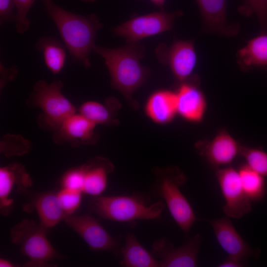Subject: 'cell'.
<instances>
[{"label":"cell","instance_id":"20","mask_svg":"<svg viewBox=\"0 0 267 267\" xmlns=\"http://www.w3.org/2000/svg\"><path fill=\"white\" fill-rule=\"evenodd\" d=\"M120 264L125 267H160L159 263L132 233L127 234L122 247Z\"/></svg>","mask_w":267,"mask_h":267},{"label":"cell","instance_id":"34","mask_svg":"<svg viewBox=\"0 0 267 267\" xmlns=\"http://www.w3.org/2000/svg\"><path fill=\"white\" fill-rule=\"evenodd\" d=\"M0 267H15V266L9 261L6 259L1 258L0 259Z\"/></svg>","mask_w":267,"mask_h":267},{"label":"cell","instance_id":"9","mask_svg":"<svg viewBox=\"0 0 267 267\" xmlns=\"http://www.w3.org/2000/svg\"><path fill=\"white\" fill-rule=\"evenodd\" d=\"M216 176L225 202L222 208L225 215L240 219L250 213L252 201L243 189L238 170L227 167L218 170Z\"/></svg>","mask_w":267,"mask_h":267},{"label":"cell","instance_id":"31","mask_svg":"<svg viewBox=\"0 0 267 267\" xmlns=\"http://www.w3.org/2000/svg\"><path fill=\"white\" fill-rule=\"evenodd\" d=\"M15 8L14 0H0V19L1 23L3 22H15L16 14L13 13Z\"/></svg>","mask_w":267,"mask_h":267},{"label":"cell","instance_id":"15","mask_svg":"<svg viewBox=\"0 0 267 267\" xmlns=\"http://www.w3.org/2000/svg\"><path fill=\"white\" fill-rule=\"evenodd\" d=\"M176 92L177 114L189 122L201 121L207 107L206 98L202 91L193 84L184 83Z\"/></svg>","mask_w":267,"mask_h":267},{"label":"cell","instance_id":"32","mask_svg":"<svg viewBox=\"0 0 267 267\" xmlns=\"http://www.w3.org/2000/svg\"><path fill=\"white\" fill-rule=\"evenodd\" d=\"M247 260L239 257L228 256L218 267H243L247 265Z\"/></svg>","mask_w":267,"mask_h":267},{"label":"cell","instance_id":"2","mask_svg":"<svg viewBox=\"0 0 267 267\" xmlns=\"http://www.w3.org/2000/svg\"><path fill=\"white\" fill-rule=\"evenodd\" d=\"M93 50L104 59L112 87L127 97H130L148 77L149 69L140 62L145 48L139 42H127L125 45L116 48L95 44Z\"/></svg>","mask_w":267,"mask_h":267},{"label":"cell","instance_id":"6","mask_svg":"<svg viewBox=\"0 0 267 267\" xmlns=\"http://www.w3.org/2000/svg\"><path fill=\"white\" fill-rule=\"evenodd\" d=\"M185 182L184 175L175 170H168L160 176L153 189L167 206L173 218L185 234L198 220L180 187Z\"/></svg>","mask_w":267,"mask_h":267},{"label":"cell","instance_id":"24","mask_svg":"<svg viewBox=\"0 0 267 267\" xmlns=\"http://www.w3.org/2000/svg\"><path fill=\"white\" fill-rule=\"evenodd\" d=\"M238 171L243 189L248 198L252 202L262 200L266 192L265 177L246 165Z\"/></svg>","mask_w":267,"mask_h":267},{"label":"cell","instance_id":"29","mask_svg":"<svg viewBox=\"0 0 267 267\" xmlns=\"http://www.w3.org/2000/svg\"><path fill=\"white\" fill-rule=\"evenodd\" d=\"M82 192L63 188L57 192L60 203L66 216L72 215L79 207Z\"/></svg>","mask_w":267,"mask_h":267},{"label":"cell","instance_id":"17","mask_svg":"<svg viewBox=\"0 0 267 267\" xmlns=\"http://www.w3.org/2000/svg\"><path fill=\"white\" fill-rule=\"evenodd\" d=\"M241 152V148L234 138L223 131L218 134L206 146L203 154L212 165L230 164Z\"/></svg>","mask_w":267,"mask_h":267},{"label":"cell","instance_id":"33","mask_svg":"<svg viewBox=\"0 0 267 267\" xmlns=\"http://www.w3.org/2000/svg\"><path fill=\"white\" fill-rule=\"evenodd\" d=\"M152 3L161 10H164L166 0H149Z\"/></svg>","mask_w":267,"mask_h":267},{"label":"cell","instance_id":"11","mask_svg":"<svg viewBox=\"0 0 267 267\" xmlns=\"http://www.w3.org/2000/svg\"><path fill=\"white\" fill-rule=\"evenodd\" d=\"M201 241L197 234L182 246L175 248L167 238H160L153 242L152 254L157 259L160 267H195Z\"/></svg>","mask_w":267,"mask_h":267},{"label":"cell","instance_id":"3","mask_svg":"<svg viewBox=\"0 0 267 267\" xmlns=\"http://www.w3.org/2000/svg\"><path fill=\"white\" fill-rule=\"evenodd\" d=\"M165 203L162 200L151 203L144 194L128 196H98L89 202V210L103 219L129 222L138 220H154L160 217Z\"/></svg>","mask_w":267,"mask_h":267},{"label":"cell","instance_id":"13","mask_svg":"<svg viewBox=\"0 0 267 267\" xmlns=\"http://www.w3.org/2000/svg\"><path fill=\"white\" fill-rule=\"evenodd\" d=\"M206 32L232 37L238 34L239 26L229 24L226 20V0H196Z\"/></svg>","mask_w":267,"mask_h":267},{"label":"cell","instance_id":"14","mask_svg":"<svg viewBox=\"0 0 267 267\" xmlns=\"http://www.w3.org/2000/svg\"><path fill=\"white\" fill-rule=\"evenodd\" d=\"M32 181L23 166L14 163L0 169V211L2 215L9 214L13 208V200L9 198L14 185L18 191L30 186Z\"/></svg>","mask_w":267,"mask_h":267},{"label":"cell","instance_id":"26","mask_svg":"<svg viewBox=\"0 0 267 267\" xmlns=\"http://www.w3.org/2000/svg\"><path fill=\"white\" fill-rule=\"evenodd\" d=\"M79 111L81 114L95 124L106 123L111 118L108 107L98 102H86L80 106Z\"/></svg>","mask_w":267,"mask_h":267},{"label":"cell","instance_id":"35","mask_svg":"<svg viewBox=\"0 0 267 267\" xmlns=\"http://www.w3.org/2000/svg\"><path fill=\"white\" fill-rule=\"evenodd\" d=\"M80 0L84 1V2H94L97 0Z\"/></svg>","mask_w":267,"mask_h":267},{"label":"cell","instance_id":"22","mask_svg":"<svg viewBox=\"0 0 267 267\" xmlns=\"http://www.w3.org/2000/svg\"><path fill=\"white\" fill-rule=\"evenodd\" d=\"M237 62L242 69L267 66V34H261L248 41L238 50Z\"/></svg>","mask_w":267,"mask_h":267},{"label":"cell","instance_id":"28","mask_svg":"<svg viewBox=\"0 0 267 267\" xmlns=\"http://www.w3.org/2000/svg\"><path fill=\"white\" fill-rule=\"evenodd\" d=\"M35 0H14L16 9V31L19 34L27 32L30 26L28 14Z\"/></svg>","mask_w":267,"mask_h":267},{"label":"cell","instance_id":"12","mask_svg":"<svg viewBox=\"0 0 267 267\" xmlns=\"http://www.w3.org/2000/svg\"><path fill=\"white\" fill-rule=\"evenodd\" d=\"M222 249L230 256L247 260L258 258L260 250L250 246L240 236L228 217L208 220Z\"/></svg>","mask_w":267,"mask_h":267},{"label":"cell","instance_id":"5","mask_svg":"<svg viewBox=\"0 0 267 267\" xmlns=\"http://www.w3.org/2000/svg\"><path fill=\"white\" fill-rule=\"evenodd\" d=\"M63 84L56 80L48 84L44 80L37 81L34 86L28 102L41 108L40 118L42 126L57 130L63 122L76 112L72 103L63 94Z\"/></svg>","mask_w":267,"mask_h":267},{"label":"cell","instance_id":"23","mask_svg":"<svg viewBox=\"0 0 267 267\" xmlns=\"http://www.w3.org/2000/svg\"><path fill=\"white\" fill-rule=\"evenodd\" d=\"M36 48L41 52L46 67L53 74L59 73L63 68L66 60L64 45L53 37H42L38 39Z\"/></svg>","mask_w":267,"mask_h":267},{"label":"cell","instance_id":"18","mask_svg":"<svg viewBox=\"0 0 267 267\" xmlns=\"http://www.w3.org/2000/svg\"><path fill=\"white\" fill-rule=\"evenodd\" d=\"M82 167L85 174L83 192L92 197L99 196L106 188L107 176L113 170V165L105 159L97 158Z\"/></svg>","mask_w":267,"mask_h":267},{"label":"cell","instance_id":"16","mask_svg":"<svg viewBox=\"0 0 267 267\" xmlns=\"http://www.w3.org/2000/svg\"><path fill=\"white\" fill-rule=\"evenodd\" d=\"M31 195L30 203L25 208L30 206L36 210L41 224L48 229L63 220L66 215L60 203L57 192L52 190Z\"/></svg>","mask_w":267,"mask_h":267},{"label":"cell","instance_id":"27","mask_svg":"<svg viewBox=\"0 0 267 267\" xmlns=\"http://www.w3.org/2000/svg\"><path fill=\"white\" fill-rule=\"evenodd\" d=\"M239 11L245 15L255 14L263 29L267 27V0H243Z\"/></svg>","mask_w":267,"mask_h":267},{"label":"cell","instance_id":"7","mask_svg":"<svg viewBox=\"0 0 267 267\" xmlns=\"http://www.w3.org/2000/svg\"><path fill=\"white\" fill-rule=\"evenodd\" d=\"M182 12L155 11L134 17L113 28L115 34L125 38L127 42H139L141 40L171 30L175 19Z\"/></svg>","mask_w":267,"mask_h":267},{"label":"cell","instance_id":"4","mask_svg":"<svg viewBox=\"0 0 267 267\" xmlns=\"http://www.w3.org/2000/svg\"><path fill=\"white\" fill-rule=\"evenodd\" d=\"M48 229L39 222L24 219L10 229L11 242L29 259L26 267H53L48 261L60 255L48 240Z\"/></svg>","mask_w":267,"mask_h":267},{"label":"cell","instance_id":"8","mask_svg":"<svg viewBox=\"0 0 267 267\" xmlns=\"http://www.w3.org/2000/svg\"><path fill=\"white\" fill-rule=\"evenodd\" d=\"M63 221L86 242L90 250L109 251L121 256L122 246L91 215H67Z\"/></svg>","mask_w":267,"mask_h":267},{"label":"cell","instance_id":"21","mask_svg":"<svg viewBox=\"0 0 267 267\" xmlns=\"http://www.w3.org/2000/svg\"><path fill=\"white\" fill-rule=\"evenodd\" d=\"M95 125L80 113H75L63 122L55 138L57 142L64 140L86 141L91 137Z\"/></svg>","mask_w":267,"mask_h":267},{"label":"cell","instance_id":"19","mask_svg":"<svg viewBox=\"0 0 267 267\" xmlns=\"http://www.w3.org/2000/svg\"><path fill=\"white\" fill-rule=\"evenodd\" d=\"M146 110L149 117L156 123L171 121L177 114L176 92L164 89L154 92L148 99Z\"/></svg>","mask_w":267,"mask_h":267},{"label":"cell","instance_id":"25","mask_svg":"<svg viewBox=\"0 0 267 267\" xmlns=\"http://www.w3.org/2000/svg\"><path fill=\"white\" fill-rule=\"evenodd\" d=\"M246 165L265 177H267V152L261 148L241 149Z\"/></svg>","mask_w":267,"mask_h":267},{"label":"cell","instance_id":"10","mask_svg":"<svg viewBox=\"0 0 267 267\" xmlns=\"http://www.w3.org/2000/svg\"><path fill=\"white\" fill-rule=\"evenodd\" d=\"M158 60L168 65L175 77L184 81L192 74L197 63V55L192 41L176 40L171 45L160 43L155 49Z\"/></svg>","mask_w":267,"mask_h":267},{"label":"cell","instance_id":"30","mask_svg":"<svg viewBox=\"0 0 267 267\" xmlns=\"http://www.w3.org/2000/svg\"><path fill=\"white\" fill-rule=\"evenodd\" d=\"M84 175V171L82 166L68 171L61 178L62 188L83 192Z\"/></svg>","mask_w":267,"mask_h":267},{"label":"cell","instance_id":"1","mask_svg":"<svg viewBox=\"0 0 267 267\" xmlns=\"http://www.w3.org/2000/svg\"><path fill=\"white\" fill-rule=\"evenodd\" d=\"M41 0L74 61L89 67V55L95 44L96 34L103 28L97 16L81 15L64 9L53 0Z\"/></svg>","mask_w":267,"mask_h":267}]
</instances>
